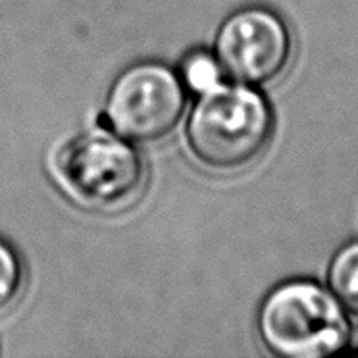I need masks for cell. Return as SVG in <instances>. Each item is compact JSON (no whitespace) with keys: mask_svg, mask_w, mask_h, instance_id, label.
<instances>
[{"mask_svg":"<svg viewBox=\"0 0 358 358\" xmlns=\"http://www.w3.org/2000/svg\"><path fill=\"white\" fill-rule=\"evenodd\" d=\"M273 135V110L258 87L222 83L201 93L187 124V143L199 162L237 171L257 160Z\"/></svg>","mask_w":358,"mask_h":358,"instance_id":"6da1fadb","label":"cell"},{"mask_svg":"<svg viewBox=\"0 0 358 358\" xmlns=\"http://www.w3.org/2000/svg\"><path fill=\"white\" fill-rule=\"evenodd\" d=\"M257 329L264 349L280 358L331 357L350 341L349 312L314 280H287L270 289Z\"/></svg>","mask_w":358,"mask_h":358,"instance_id":"7a4b0ae2","label":"cell"},{"mask_svg":"<svg viewBox=\"0 0 358 358\" xmlns=\"http://www.w3.org/2000/svg\"><path fill=\"white\" fill-rule=\"evenodd\" d=\"M56 170L71 195L94 210H120L139 196L145 166L124 141L104 131L71 139L56 158Z\"/></svg>","mask_w":358,"mask_h":358,"instance_id":"3957f363","label":"cell"},{"mask_svg":"<svg viewBox=\"0 0 358 358\" xmlns=\"http://www.w3.org/2000/svg\"><path fill=\"white\" fill-rule=\"evenodd\" d=\"M183 110L185 91L178 76L162 64H137L112 87L106 117L125 139L152 143L179 124Z\"/></svg>","mask_w":358,"mask_h":358,"instance_id":"5b68a950","label":"cell"},{"mask_svg":"<svg viewBox=\"0 0 358 358\" xmlns=\"http://www.w3.org/2000/svg\"><path fill=\"white\" fill-rule=\"evenodd\" d=\"M222 76L224 73L216 58L206 52H193L183 62V83L195 93H204L218 85Z\"/></svg>","mask_w":358,"mask_h":358,"instance_id":"52a82bcc","label":"cell"},{"mask_svg":"<svg viewBox=\"0 0 358 358\" xmlns=\"http://www.w3.org/2000/svg\"><path fill=\"white\" fill-rule=\"evenodd\" d=\"M214 58L222 73L235 83L268 85L287 70L293 58V35L278 12L247 6L220 25Z\"/></svg>","mask_w":358,"mask_h":358,"instance_id":"277c9868","label":"cell"},{"mask_svg":"<svg viewBox=\"0 0 358 358\" xmlns=\"http://www.w3.org/2000/svg\"><path fill=\"white\" fill-rule=\"evenodd\" d=\"M22 283V268L16 255L0 243V310L6 308L20 291Z\"/></svg>","mask_w":358,"mask_h":358,"instance_id":"ba28073f","label":"cell"},{"mask_svg":"<svg viewBox=\"0 0 358 358\" xmlns=\"http://www.w3.org/2000/svg\"><path fill=\"white\" fill-rule=\"evenodd\" d=\"M327 289L350 316L358 318V241L347 243L327 266Z\"/></svg>","mask_w":358,"mask_h":358,"instance_id":"8992f818","label":"cell"}]
</instances>
